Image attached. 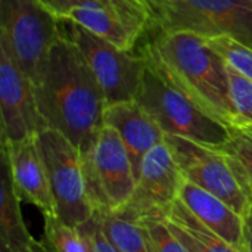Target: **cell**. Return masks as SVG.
I'll list each match as a JSON object with an SVG mask.
<instances>
[{"mask_svg":"<svg viewBox=\"0 0 252 252\" xmlns=\"http://www.w3.org/2000/svg\"><path fill=\"white\" fill-rule=\"evenodd\" d=\"M32 87L46 128L59 131L86 151L105 126L106 99L69 35L62 34L53 44Z\"/></svg>","mask_w":252,"mask_h":252,"instance_id":"obj_1","label":"cell"},{"mask_svg":"<svg viewBox=\"0 0 252 252\" xmlns=\"http://www.w3.org/2000/svg\"><path fill=\"white\" fill-rule=\"evenodd\" d=\"M142 55L199 109L236 128L227 62L205 37L189 31H157Z\"/></svg>","mask_w":252,"mask_h":252,"instance_id":"obj_2","label":"cell"},{"mask_svg":"<svg viewBox=\"0 0 252 252\" xmlns=\"http://www.w3.org/2000/svg\"><path fill=\"white\" fill-rule=\"evenodd\" d=\"M146 63L136 100L164 134L185 137L214 149L224 146L230 139V128L199 109L155 66L148 61Z\"/></svg>","mask_w":252,"mask_h":252,"instance_id":"obj_3","label":"cell"},{"mask_svg":"<svg viewBox=\"0 0 252 252\" xmlns=\"http://www.w3.org/2000/svg\"><path fill=\"white\" fill-rule=\"evenodd\" d=\"M61 22L41 0H0V44L32 84L62 35Z\"/></svg>","mask_w":252,"mask_h":252,"instance_id":"obj_4","label":"cell"},{"mask_svg":"<svg viewBox=\"0 0 252 252\" xmlns=\"http://www.w3.org/2000/svg\"><path fill=\"white\" fill-rule=\"evenodd\" d=\"M158 31L232 37L252 47V0H154Z\"/></svg>","mask_w":252,"mask_h":252,"instance_id":"obj_5","label":"cell"},{"mask_svg":"<svg viewBox=\"0 0 252 252\" xmlns=\"http://www.w3.org/2000/svg\"><path fill=\"white\" fill-rule=\"evenodd\" d=\"M58 217L71 226L89 221L94 207L89 195L81 151L56 130L44 128L37 134Z\"/></svg>","mask_w":252,"mask_h":252,"instance_id":"obj_6","label":"cell"},{"mask_svg":"<svg viewBox=\"0 0 252 252\" xmlns=\"http://www.w3.org/2000/svg\"><path fill=\"white\" fill-rule=\"evenodd\" d=\"M81 155L94 210L121 211L136 189V173L130 154L117 130L105 124L94 142Z\"/></svg>","mask_w":252,"mask_h":252,"instance_id":"obj_7","label":"cell"},{"mask_svg":"<svg viewBox=\"0 0 252 252\" xmlns=\"http://www.w3.org/2000/svg\"><path fill=\"white\" fill-rule=\"evenodd\" d=\"M69 25V37L84 55L106 99V106L118 102L136 100L146 59L133 50H124L105 38L90 32L74 22Z\"/></svg>","mask_w":252,"mask_h":252,"instance_id":"obj_8","label":"cell"},{"mask_svg":"<svg viewBox=\"0 0 252 252\" xmlns=\"http://www.w3.org/2000/svg\"><path fill=\"white\" fill-rule=\"evenodd\" d=\"M164 140L170 145L185 180L217 195L242 217L248 214L251 198L227 154L179 136L165 134Z\"/></svg>","mask_w":252,"mask_h":252,"instance_id":"obj_9","label":"cell"},{"mask_svg":"<svg viewBox=\"0 0 252 252\" xmlns=\"http://www.w3.org/2000/svg\"><path fill=\"white\" fill-rule=\"evenodd\" d=\"M183 182L176 157L170 145L162 140L143 157L133 196L117 213L133 220L149 216L167 217L179 199Z\"/></svg>","mask_w":252,"mask_h":252,"instance_id":"obj_10","label":"cell"},{"mask_svg":"<svg viewBox=\"0 0 252 252\" xmlns=\"http://www.w3.org/2000/svg\"><path fill=\"white\" fill-rule=\"evenodd\" d=\"M0 117L4 142L24 140L46 128L31 80L3 44H0Z\"/></svg>","mask_w":252,"mask_h":252,"instance_id":"obj_11","label":"cell"},{"mask_svg":"<svg viewBox=\"0 0 252 252\" xmlns=\"http://www.w3.org/2000/svg\"><path fill=\"white\" fill-rule=\"evenodd\" d=\"M1 157L19 199L37 207L43 217L58 216L37 136L18 142L1 140Z\"/></svg>","mask_w":252,"mask_h":252,"instance_id":"obj_12","label":"cell"},{"mask_svg":"<svg viewBox=\"0 0 252 252\" xmlns=\"http://www.w3.org/2000/svg\"><path fill=\"white\" fill-rule=\"evenodd\" d=\"M179 201L211 232L229 242L232 247L247 252L245 217L235 211L217 195L185 180Z\"/></svg>","mask_w":252,"mask_h":252,"instance_id":"obj_13","label":"cell"},{"mask_svg":"<svg viewBox=\"0 0 252 252\" xmlns=\"http://www.w3.org/2000/svg\"><path fill=\"white\" fill-rule=\"evenodd\" d=\"M105 124L115 128L123 139L130 154L137 180L143 157L164 140V131L137 100L108 105L105 109Z\"/></svg>","mask_w":252,"mask_h":252,"instance_id":"obj_14","label":"cell"},{"mask_svg":"<svg viewBox=\"0 0 252 252\" xmlns=\"http://www.w3.org/2000/svg\"><path fill=\"white\" fill-rule=\"evenodd\" d=\"M62 22H74L124 50H133L143 31L128 24L109 6H80L69 10Z\"/></svg>","mask_w":252,"mask_h":252,"instance_id":"obj_15","label":"cell"},{"mask_svg":"<svg viewBox=\"0 0 252 252\" xmlns=\"http://www.w3.org/2000/svg\"><path fill=\"white\" fill-rule=\"evenodd\" d=\"M21 199L13 188L9 167L1 157L0 177V242L18 252H46L43 242H37L27 229L21 213Z\"/></svg>","mask_w":252,"mask_h":252,"instance_id":"obj_16","label":"cell"},{"mask_svg":"<svg viewBox=\"0 0 252 252\" xmlns=\"http://www.w3.org/2000/svg\"><path fill=\"white\" fill-rule=\"evenodd\" d=\"M165 219L189 252H242L205 227L179 199Z\"/></svg>","mask_w":252,"mask_h":252,"instance_id":"obj_17","label":"cell"},{"mask_svg":"<svg viewBox=\"0 0 252 252\" xmlns=\"http://www.w3.org/2000/svg\"><path fill=\"white\" fill-rule=\"evenodd\" d=\"M105 233L120 252H152L148 233L140 221L121 213L99 211Z\"/></svg>","mask_w":252,"mask_h":252,"instance_id":"obj_18","label":"cell"},{"mask_svg":"<svg viewBox=\"0 0 252 252\" xmlns=\"http://www.w3.org/2000/svg\"><path fill=\"white\" fill-rule=\"evenodd\" d=\"M43 245L46 252H90L81 230L63 223L58 216L44 217Z\"/></svg>","mask_w":252,"mask_h":252,"instance_id":"obj_19","label":"cell"},{"mask_svg":"<svg viewBox=\"0 0 252 252\" xmlns=\"http://www.w3.org/2000/svg\"><path fill=\"white\" fill-rule=\"evenodd\" d=\"M229 96L236 117V128L252 130V81L227 63Z\"/></svg>","mask_w":252,"mask_h":252,"instance_id":"obj_20","label":"cell"},{"mask_svg":"<svg viewBox=\"0 0 252 252\" xmlns=\"http://www.w3.org/2000/svg\"><path fill=\"white\" fill-rule=\"evenodd\" d=\"M145 227L152 252H189V250L180 242L176 233L171 230L168 221L162 216H149L139 219Z\"/></svg>","mask_w":252,"mask_h":252,"instance_id":"obj_21","label":"cell"},{"mask_svg":"<svg viewBox=\"0 0 252 252\" xmlns=\"http://www.w3.org/2000/svg\"><path fill=\"white\" fill-rule=\"evenodd\" d=\"M207 40L233 69L252 81V47L226 35Z\"/></svg>","mask_w":252,"mask_h":252,"instance_id":"obj_22","label":"cell"},{"mask_svg":"<svg viewBox=\"0 0 252 252\" xmlns=\"http://www.w3.org/2000/svg\"><path fill=\"white\" fill-rule=\"evenodd\" d=\"M220 151L230 155L239 164L252 185V130L230 128V139Z\"/></svg>","mask_w":252,"mask_h":252,"instance_id":"obj_23","label":"cell"},{"mask_svg":"<svg viewBox=\"0 0 252 252\" xmlns=\"http://www.w3.org/2000/svg\"><path fill=\"white\" fill-rule=\"evenodd\" d=\"M117 12L140 31L151 30L154 25V0H111Z\"/></svg>","mask_w":252,"mask_h":252,"instance_id":"obj_24","label":"cell"},{"mask_svg":"<svg viewBox=\"0 0 252 252\" xmlns=\"http://www.w3.org/2000/svg\"><path fill=\"white\" fill-rule=\"evenodd\" d=\"M77 227L84 235L90 252H120L118 248L112 244V241L108 238V235L105 233L102 221H100V216L96 210H94L93 217L89 221Z\"/></svg>","mask_w":252,"mask_h":252,"instance_id":"obj_25","label":"cell"},{"mask_svg":"<svg viewBox=\"0 0 252 252\" xmlns=\"http://www.w3.org/2000/svg\"><path fill=\"white\" fill-rule=\"evenodd\" d=\"M61 21L65 18V15L72 10L74 7H80V6H96V4H102V6H109L112 9H115L114 3L111 0H41ZM117 10V9H115Z\"/></svg>","mask_w":252,"mask_h":252,"instance_id":"obj_26","label":"cell"},{"mask_svg":"<svg viewBox=\"0 0 252 252\" xmlns=\"http://www.w3.org/2000/svg\"><path fill=\"white\" fill-rule=\"evenodd\" d=\"M245 245L247 252H252V205L245 216Z\"/></svg>","mask_w":252,"mask_h":252,"instance_id":"obj_27","label":"cell"},{"mask_svg":"<svg viewBox=\"0 0 252 252\" xmlns=\"http://www.w3.org/2000/svg\"><path fill=\"white\" fill-rule=\"evenodd\" d=\"M0 252H18L16 250H13V248H10L9 245H6V244H3V242H0Z\"/></svg>","mask_w":252,"mask_h":252,"instance_id":"obj_28","label":"cell"},{"mask_svg":"<svg viewBox=\"0 0 252 252\" xmlns=\"http://www.w3.org/2000/svg\"><path fill=\"white\" fill-rule=\"evenodd\" d=\"M250 196H251V199H252V185H251V188H250Z\"/></svg>","mask_w":252,"mask_h":252,"instance_id":"obj_29","label":"cell"}]
</instances>
